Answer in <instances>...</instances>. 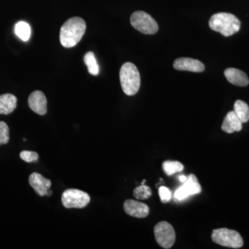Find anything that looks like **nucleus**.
Here are the masks:
<instances>
[{"instance_id": "aec40b11", "label": "nucleus", "mask_w": 249, "mask_h": 249, "mask_svg": "<svg viewBox=\"0 0 249 249\" xmlns=\"http://www.w3.org/2000/svg\"><path fill=\"white\" fill-rule=\"evenodd\" d=\"M133 196L136 199H139V200L148 199L152 196L151 189L146 185L142 184L134 190Z\"/></svg>"}, {"instance_id": "9b49d317", "label": "nucleus", "mask_w": 249, "mask_h": 249, "mask_svg": "<svg viewBox=\"0 0 249 249\" xmlns=\"http://www.w3.org/2000/svg\"><path fill=\"white\" fill-rule=\"evenodd\" d=\"M173 67L178 71L202 72L204 71V64L199 60L190 58H179L175 60Z\"/></svg>"}, {"instance_id": "393cba45", "label": "nucleus", "mask_w": 249, "mask_h": 249, "mask_svg": "<svg viewBox=\"0 0 249 249\" xmlns=\"http://www.w3.org/2000/svg\"><path fill=\"white\" fill-rule=\"evenodd\" d=\"M52 191H47V195H46V196H52Z\"/></svg>"}, {"instance_id": "6ab92c4d", "label": "nucleus", "mask_w": 249, "mask_h": 249, "mask_svg": "<svg viewBox=\"0 0 249 249\" xmlns=\"http://www.w3.org/2000/svg\"><path fill=\"white\" fill-rule=\"evenodd\" d=\"M85 65L88 67L89 73L93 76H97L99 73V67L95 58V55L92 52H88L85 54L84 57Z\"/></svg>"}, {"instance_id": "39448f33", "label": "nucleus", "mask_w": 249, "mask_h": 249, "mask_svg": "<svg viewBox=\"0 0 249 249\" xmlns=\"http://www.w3.org/2000/svg\"><path fill=\"white\" fill-rule=\"evenodd\" d=\"M130 22L132 27L142 34H155L158 31L157 23L147 13L144 11H136L131 16Z\"/></svg>"}, {"instance_id": "0eeeda50", "label": "nucleus", "mask_w": 249, "mask_h": 249, "mask_svg": "<svg viewBox=\"0 0 249 249\" xmlns=\"http://www.w3.org/2000/svg\"><path fill=\"white\" fill-rule=\"evenodd\" d=\"M156 240L159 245L163 249H170L175 244L176 240L175 230L169 223L159 222L154 229Z\"/></svg>"}, {"instance_id": "20e7f679", "label": "nucleus", "mask_w": 249, "mask_h": 249, "mask_svg": "<svg viewBox=\"0 0 249 249\" xmlns=\"http://www.w3.org/2000/svg\"><path fill=\"white\" fill-rule=\"evenodd\" d=\"M211 237L214 243L229 248L240 249L244 244L243 239L238 232L225 228L214 229Z\"/></svg>"}, {"instance_id": "a211bd4d", "label": "nucleus", "mask_w": 249, "mask_h": 249, "mask_svg": "<svg viewBox=\"0 0 249 249\" xmlns=\"http://www.w3.org/2000/svg\"><path fill=\"white\" fill-rule=\"evenodd\" d=\"M162 168H163V171L167 175L171 176L174 174L183 171L184 167H183L182 163H180L179 161L166 160V161L163 162V164H162Z\"/></svg>"}, {"instance_id": "f257e3e1", "label": "nucleus", "mask_w": 249, "mask_h": 249, "mask_svg": "<svg viewBox=\"0 0 249 249\" xmlns=\"http://www.w3.org/2000/svg\"><path fill=\"white\" fill-rule=\"evenodd\" d=\"M86 30V23L79 17L70 18L64 23L60 31V41L66 48L76 46L81 40Z\"/></svg>"}, {"instance_id": "f03ea898", "label": "nucleus", "mask_w": 249, "mask_h": 249, "mask_svg": "<svg viewBox=\"0 0 249 249\" xmlns=\"http://www.w3.org/2000/svg\"><path fill=\"white\" fill-rule=\"evenodd\" d=\"M209 27L212 30L228 37L240 31L241 22L234 15L229 13H218L210 19Z\"/></svg>"}, {"instance_id": "5701e85b", "label": "nucleus", "mask_w": 249, "mask_h": 249, "mask_svg": "<svg viewBox=\"0 0 249 249\" xmlns=\"http://www.w3.org/2000/svg\"><path fill=\"white\" fill-rule=\"evenodd\" d=\"M160 201L163 203L168 202L171 199L172 193L168 188L165 186L160 187L159 190Z\"/></svg>"}, {"instance_id": "4468645a", "label": "nucleus", "mask_w": 249, "mask_h": 249, "mask_svg": "<svg viewBox=\"0 0 249 249\" xmlns=\"http://www.w3.org/2000/svg\"><path fill=\"white\" fill-rule=\"evenodd\" d=\"M222 129L223 131L229 134L242 130V121L240 120L235 111H231L228 113L223 121Z\"/></svg>"}, {"instance_id": "dca6fc26", "label": "nucleus", "mask_w": 249, "mask_h": 249, "mask_svg": "<svg viewBox=\"0 0 249 249\" xmlns=\"http://www.w3.org/2000/svg\"><path fill=\"white\" fill-rule=\"evenodd\" d=\"M234 111L238 116L240 120L242 121V124L248 122L249 121V107L248 105L244 101H236L234 104Z\"/></svg>"}, {"instance_id": "7ed1b4c3", "label": "nucleus", "mask_w": 249, "mask_h": 249, "mask_svg": "<svg viewBox=\"0 0 249 249\" xmlns=\"http://www.w3.org/2000/svg\"><path fill=\"white\" fill-rule=\"evenodd\" d=\"M120 81L123 91L127 96H134L140 88L141 78L138 69L131 62H126L120 70Z\"/></svg>"}, {"instance_id": "9d476101", "label": "nucleus", "mask_w": 249, "mask_h": 249, "mask_svg": "<svg viewBox=\"0 0 249 249\" xmlns=\"http://www.w3.org/2000/svg\"><path fill=\"white\" fill-rule=\"evenodd\" d=\"M124 212L132 217L137 218L146 217L150 212L148 206L138 201L128 199L124 204Z\"/></svg>"}, {"instance_id": "b1692460", "label": "nucleus", "mask_w": 249, "mask_h": 249, "mask_svg": "<svg viewBox=\"0 0 249 249\" xmlns=\"http://www.w3.org/2000/svg\"><path fill=\"white\" fill-rule=\"evenodd\" d=\"M187 177L184 176V175H180V176H178V180H179L181 182L184 183L185 181L187 180Z\"/></svg>"}, {"instance_id": "412c9836", "label": "nucleus", "mask_w": 249, "mask_h": 249, "mask_svg": "<svg viewBox=\"0 0 249 249\" xmlns=\"http://www.w3.org/2000/svg\"><path fill=\"white\" fill-rule=\"evenodd\" d=\"M9 139V126L4 121H0V145L8 143Z\"/></svg>"}, {"instance_id": "2eb2a0df", "label": "nucleus", "mask_w": 249, "mask_h": 249, "mask_svg": "<svg viewBox=\"0 0 249 249\" xmlns=\"http://www.w3.org/2000/svg\"><path fill=\"white\" fill-rule=\"evenodd\" d=\"M17 107V98L11 93H4L0 96V114H11Z\"/></svg>"}, {"instance_id": "f3484780", "label": "nucleus", "mask_w": 249, "mask_h": 249, "mask_svg": "<svg viewBox=\"0 0 249 249\" xmlns=\"http://www.w3.org/2000/svg\"><path fill=\"white\" fill-rule=\"evenodd\" d=\"M15 33L21 40H29L31 34L30 26L27 22H24V21L18 22L15 26Z\"/></svg>"}, {"instance_id": "6e6552de", "label": "nucleus", "mask_w": 249, "mask_h": 249, "mask_svg": "<svg viewBox=\"0 0 249 249\" xmlns=\"http://www.w3.org/2000/svg\"><path fill=\"white\" fill-rule=\"evenodd\" d=\"M201 192L200 184L198 182L196 175H190L183 183V186L179 187L175 193V199L178 201H182L188 196L199 194Z\"/></svg>"}, {"instance_id": "f8f14e48", "label": "nucleus", "mask_w": 249, "mask_h": 249, "mask_svg": "<svg viewBox=\"0 0 249 249\" xmlns=\"http://www.w3.org/2000/svg\"><path fill=\"white\" fill-rule=\"evenodd\" d=\"M29 182L36 193L41 196H45L52 186L50 180L37 173L31 174L29 176Z\"/></svg>"}, {"instance_id": "ddd939ff", "label": "nucleus", "mask_w": 249, "mask_h": 249, "mask_svg": "<svg viewBox=\"0 0 249 249\" xmlns=\"http://www.w3.org/2000/svg\"><path fill=\"white\" fill-rule=\"evenodd\" d=\"M224 76L229 83L239 87H246L249 84V79L245 72L235 68H228L224 71Z\"/></svg>"}, {"instance_id": "4be33fe9", "label": "nucleus", "mask_w": 249, "mask_h": 249, "mask_svg": "<svg viewBox=\"0 0 249 249\" xmlns=\"http://www.w3.org/2000/svg\"><path fill=\"white\" fill-rule=\"evenodd\" d=\"M19 157L21 160L27 162V163H32V162H36L38 160L39 156L37 152L24 150V151L20 152Z\"/></svg>"}, {"instance_id": "1a4fd4ad", "label": "nucleus", "mask_w": 249, "mask_h": 249, "mask_svg": "<svg viewBox=\"0 0 249 249\" xmlns=\"http://www.w3.org/2000/svg\"><path fill=\"white\" fill-rule=\"evenodd\" d=\"M31 110L39 115H45L47 111V101L42 91H35L31 93L28 99Z\"/></svg>"}, {"instance_id": "423d86ee", "label": "nucleus", "mask_w": 249, "mask_h": 249, "mask_svg": "<svg viewBox=\"0 0 249 249\" xmlns=\"http://www.w3.org/2000/svg\"><path fill=\"white\" fill-rule=\"evenodd\" d=\"M61 200L66 209H83L89 204L90 196L84 191L68 189L62 193Z\"/></svg>"}]
</instances>
